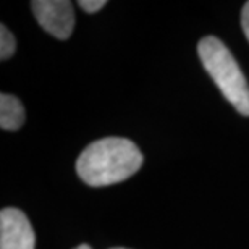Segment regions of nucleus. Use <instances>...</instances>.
<instances>
[{"label": "nucleus", "instance_id": "1", "mask_svg": "<svg viewBox=\"0 0 249 249\" xmlns=\"http://www.w3.org/2000/svg\"><path fill=\"white\" fill-rule=\"evenodd\" d=\"M142 165V154L126 138H104L91 142L79 154L76 172L92 188L110 186L128 180Z\"/></svg>", "mask_w": 249, "mask_h": 249}, {"label": "nucleus", "instance_id": "2", "mask_svg": "<svg viewBox=\"0 0 249 249\" xmlns=\"http://www.w3.org/2000/svg\"><path fill=\"white\" fill-rule=\"evenodd\" d=\"M197 53L223 97L238 113L249 117V84L228 47L218 37L206 36L197 44Z\"/></svg>", "mask_w": 249, "mask_h": 249}, {"label": "nucleus", "instance_id": "3", "mask_svg": "<svg viewBox=\"0 0 249 249\" xmlns=\"http://www.w3.org/2000/svg\"><path fill=\"white\" fill-rule=\"evenodd\" d=\"M31 10L37 23L57 39H68L74 28V10L68 0H34Z\"/></svg>", "mask_w": 249, "mask_h": 249}, {"label": "nucleus", "instance_id": "4", "mask_svg": "<svg viewBox=\"0 0 249 249\" xmlns=\"http://www.w3.org/2000/svg\"><path fill=\"white\" fill-rule=\"evenodd\" d=\"M36 236L28 217L15 207L0 212V249H34Z\"/></svg>", "mask_w": 249, "mask_h": 249}, {"label": "nucleus", "instance_id": "5", "mask_svg": "<svg viewBox=\"0 0 249 249\" xmlns=\"http://www.w3.org/2000/svg\"><path fill=\"white\" fill-rule=\"evenodd\" d=\"M24 123V107L12 94L0 96V126L5 131H17Z\"/></svg>", "mask_w": 249, "mask_h": 249}, {"label": "nucleus", "instance_id": "6", "mask_svg": "<svg viewBox=\"0 0 249 249\" xmlns=\"http://www.w3.org/2000/svg\"><path fill=\"white\" fill-rule=\"evenodd\" d=\"M15 49H17V41L13 34L8 31L5 24H2L0 26V60H8L15 53Z\"/></svg>", "mask_w": 249, "mask_h": 249}, {"label": "nucleus", "instance_id": "7", "mask_svg": "<svg viewBox=\"0 0 249 249\" xmlns=\"http://www.w3.org/2000/svg\"><path fill=\"white\" fill-rule=\"evenodd\" d=\"M79 7L88 13H96L107 5L106 0H79Z\"/></svg>", "mask_w": 249, "mask_h": 249}, {"label": "nucleus", "instance_id": "8", "mask_svg": "<svg viewBox=\"0 0 249 249\" xmlns=\"http://www.w3.org/2000/svg\"><path fill=\"white\" fill-rule=\"evenodd\" d=\"M241 26H243V31H245V36L249 41V2H246L245 7L241 10Z\"/></svg>", "mask_w": 249, "mask_h": 249}, {"label": "nucleus", "instance_id": "9", "mask_svg": "<svg viewBox=\"0 0 249 249\" xmlns=\"http://www.w3.org/2000/svg\"><path fill=\"white\" fill-rule=\"evenodd\" d=\"M74 249H92V248L89 246V245H79V246H76Z\"/></svg>", "mask_w": 249, "mask_h": 249}, {"label": "nucleus", "instance_id": "10", "mask_svg": "<svg viewBox=\"0 0 249 249\" xmlns=\"http://www.w3.org/2000/svg\"><path fill=\"white\" fill-rule=\"evenodd\" d=\"M112 249H124V248H112Z\"/></svg>", "mask_w": 249, "mask_h": 249}]
</instances>
